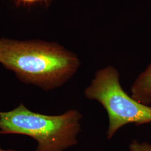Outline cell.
Here are the masks:
<instances>
[{
    "label": "cell",
    "mask_w": 151,
    "mask_h": 151,
    "mask_svg": "<svg viewBox=\"0 0 151 151\" xmlns=\"http://www.w3.org/2000/svg\"><path fill=\"white\" fill-rule=\"evenodd\" d=\"M0 63L20 81L48 91L63 86L75 75L77 55L54 42L0 38Z\"/></svg>",
    "instance_id": "1"
},
{
    "label": "cell",
    "mask_w": 151,
    "mask_h": 151,
    "mask_svg": "<svg viewBox=\"0 0 151 151\" xmlns=\"http://www.w3.org/2000/svg\"><path fill=\"white\" fill-rule=\"evenodd\" d=\"M83 115L70 109L57 115L33 112L23 103L0 111V134L27 135L36 140V151H65L78 144Z\"/></svg>",
    "instance_id": "2"
},
{
    "label": "cell",
    "mask_w": 151,
    "mask_h": 151,
    "mask_svg": "<svg viewBox=\"0 0 151 151\" xmlns=\"http://www.w3.org/2000/svg\"><path fill=\"white\" fill-rule=\"evenodd\" d=\"M87 99L96 101L108 114L106 138L111 139L121 128L128 124L136 126L151 123V107L138 102L120 85V73L108 65L97 70L84 90Z\"/></svg>",
    "instance_id": "3"
},
{
    "label": "cell",
    "mask_w": 151,
    "mask_h": 151,
    "mask_svg": "<svg viewBox=\"0 0 151 151\" xmlns=\"http://www.w3.org/2000/svg\"><path fill=\"white\" fill-rule=\"evenodd\" d=\"M130 96L138 102L150 106L151 104V63L137 77L130 87Z\"/></svg>",
    "instance_id": "4"
},
{
    "label": "cell",
    "mask_w": 151,
    "mask_h": 151,
    "mask_svg": "<svg viewBox=\"0 0 151 151\" xmlns=\"http://www.w3.org/2000/svg\"><path fill=\"white\" fill-rule=\"evenodd\" d=\"M130 151H151V144L146 142L133 140L129 145Z\"/></svg>",
    "instance_id": "5"
},
{
    "label": "cell",
    "mask_w": 151,
    "mask_h": 151,
    "mask_svg": "<svg viewBox=\"0 0 151 151\" xmlns=\"http://www.w3.org/2000/svg\"><path fill=\"white\" fill-rule=\"evenodd\" d=\"M19 1H22L24 3H25V4H34V3H36V2H40L42 0H19Z\"/></svg>",
    "instance_id": "6"
},
{
    "label": "cell",
    "mask_w": 151,
    "mask_h": 151,
    "mask_svg": "<svg viewBox=\"0 0 151 151\" xmlns=\"http://www.w3.org/2000/svg\"><path fill=\"white\" fill-rule=\"evenodd\" d=\"M0 151H16L15 150H4V149H3V148H2L1 147V146H0Z\"/></svg>",
    "instance_id": "7"
}]
</instances>
